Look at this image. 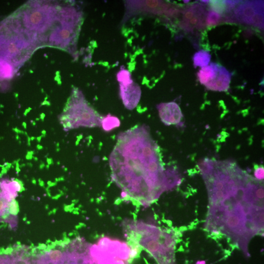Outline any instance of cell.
Instances as JSON below:
<instances>
[{"label": "cell", "instance_id": "1", "mask_svg": "<svg viewBox=\"0 0 264 264\" xmlns=\"http://www.w3.org/2000/svg\"><path fill=\"white\" fill-rule=\"evenodd\" d=\"M112 180L122 197L148 206L169 190L159 147L145 125L121 132L109 159Z\"/></svg>", "mask_w": 264, "mask_h": 264}, {"label": "cell", "instance_id": "18", "mask_svg": "<svg viewBox=\"0 0 264 264\" xmlns=\"http://www.w3.org/2000/svg\"><path fill=\"white\" fill-rule=\"evenodd\" d=\"M221 20V16L217 13L210 11L208 12L205 19L206 23L208 25H214L217 24Z\"/></svg>", "mask_w": 264, "mask_h": 264}, {"label": "cell", "instance_id": "26", "mask_svg": "<svg viewBox=\"0 0 264 264\" xmlns=\"http://www.w3.org/2000/svg\"><path fill=\"white\" fill-rule=\"evenodd\" d=\"M200 1H201V2H202L207 3V2H208L209 1V0H201Z\"/></svg>", "mask_w": 264, "mask_h": 264}, {"label": "cell", "instance_id": "19", "mask_svg": "<svg viewBox=\"0 0 264 264\" xmlns=\"http://www.w3.org/2000/svg\"><path fill=\"white\" fill-rule=\"evenodd\" d=\"M9 202L4 198L1 192H0V217L4 216L6 219L8 216Z\"/></svg>", "mask_w": 264, "mask_h": 264}, {"label": "cell", "instance_id": "23", "mask_svg": "<svg viewBox=\"0 0 264 264\" xmlns=\"http://www.w3.org/2000/svg\"><path fill=\"white\" fill-rule=\"evenodd\" d=\"M232 204L231 201L228 197L224 198L220 203V205L224 208H226Z\"/></svg>", "mask_w": 264, "mask_h": 264}, {"label": "cell", "instance_id": "13", "mask_svg": "<svg viewBox=\"0 0 264 264\" xmlns=\"http://www.w3.org/2000/svg\"><path fill=\"white\" fill-rule=\"evenodd\" d=\"M244 220V218H241L234 214L227 215L224 222V229L232 232L242 226Z\"/></svg>", "mask_w": 264, "mask_h": 264}, {"label": "cell", "instance_id": "5", "mask_svg": "<svg viewBox=\"0 0 264 264\" xmlns=\"http://www.w3.org/2000/svg\"><path fill=\"white\" fill-rule=\"evenodd\" d=\"M264 12L263 0H246L234 10L235 19L241 23L250 24L252 18L257 13Z\"/></svg>", "mask_w": 264, "mask_h": 264}, {"label": "cell", "instance_id": "15", "mask_svg": "<svg viewBox=\"0 0 264 264\" xmlns=\"http://www.w3.org/2000/svg\"><path fill=\"white\" fill-rule=\"evenodd\" d=\"M119 125V120L116 117L110 115L103 119L101 124L103 128L106 131H110Z\"/></svg>", "mask_w": 264, "mask_h": 264}, {"label": "cell", "instance_id": "21", "mask_svg": "<svg viewBox=\"0 0 264 264\" xmlns=\"http://www.w3.org/2000/svg\"><path fill=\"white\" fill-rule=\"evenodd\" d=\"M9 213L13 215H16L19 212V205L18 202L14 199H12L9 203Z\"/></svg>", "mask_w": 264, "mask_h": 264}, {"label": "cell", "instance_id": "16", "mask_svg": "<svg viewBox=\"0 0 264 264\" xmlns=\"http://www.w3.org/2000/svg\"><path fill=\"white\" fill-rule=\"evenodd\" d=\"M209 6L213 11L219 14H222L226 11H228L227 6L225 0H210Z\"/></svg>", "mask_w": 264, "mask_h": 264}, {"label": "cell", "instance_id": "20", "mask_svg": "<svg viewBox=\"0 0 264 264\" xmlns=\"http://www.w3.org/2000/svg\"><path fill=\"white\" fill-rule=\"evenodd\" d=\"M4 221L9 223L11 229H15L18 224V217L16 215H11L5 219Z\"/></svg>", "mask_w": 264, "mask_h": 264}, {"label": "cell", "instance_id": "6", "mask_svg": "<svg viewBox=\"0 0 264 264\" xmlns=\"http://www.w3.org/2000/svg\"><path fill=\"white\" fill-rule=\"evenodd\" d=\"M131 10L151 13L156 15L174 14L176 10L170 8V6L160 0L132 1L128 2Z\"/></svg>", "mask_w": 264, "mask_h": 264}, {"label": "cell", "instance_id": "9", "mask_svg": "<svg viewBox=\"0 0 264 264\" xmlns=\"http://www.w3.org/2000/svg\"><path fill=\"white\" fill-rule=\"evenodd\" d=\"M231 77V73L224 67L217 64L216 76L205 86L209 90L225 91L229 88Z\"/></svg>", "mask_w": 264, "mask_h": 264}, {"label": "cell", "instance_id": "12", "mask_svg": "<svg viewBox=\"0 0 264 264\" xmlns=\"http://www.w3.org/2000/svg\"><path fill=\"white\" fill-rule=\"evenodd\" d=\"M217 64L211 63L210 65L202 67L198 73L200 83L205 85L213 80L216 74Z\"/></svg>", "mask_w": 264, "mask_h": 264}, {"label": "cell", "instance_id": "25", "mask_svg": "<svg viewBox=\"0 0 264 264\" xmlns=\"http://www.w3.org/2000/svg\"><path fill=\"white\" fill-rule=\"evenodd\" d=\"M196 264H206L204 261H198Z\"/></svg>", "mask_w": 264, "mask_h": 264}, {"label": "cell", "instance_id": "3", "mask_svg": "<svg viewBox=\"0 0 264 264\" xmlns=\"http://www.w3.org/2000/svg\"><path fill=\"white\" fill-rule=\"evenodd\" d=\"M103 118L87 102L82 93L73 92L62 117L64 127L71 129L79 127L101 126Z\"/></svg>", "mask_w": 264, "mask_h": 264}, {"label": "cell", "instance_id": "17", "mask_svg": "<svg viewBox=\"0 0 264 264\" xmlns=\"http://www.w3.org/2000/svg\"><path fill=\"white\" fill-rule=\"evenodd\" d=\"M117 79L119 84L127 85L133 82L130 72L125 69H121L117 74Z\"/></svg>", "mask_w": 264, "mask_h": 264}, {"label": "cell", "instance_id": "24", "mask_svg": "<svg viewBox=\"0 0 264 264\" xmlns=\"http://www.w3.org/2000/svg\"><path fill=\"white\" fill-rule=\"evenodd\" d=\"M0 264H11V259L8 256L0 257Z\"/></svg>", "mask_w": 264, "mask_h": 264}, {"label": "cell", "instance_id": "10", "mask_svg": "<svg viewBox=\"0 0 264 264\" xmlns=\"http://www.w3.org/2000/svg\"><path fill=\"white\" fill-rule=\"evenodd\" d=\"M0 187L4 198L8 202L14 199L18 196V192L22 191V184L18 180L10 181L2 180L0 182Z\"/></svg>", "mask_w": 264, "mask_h": 264}, {"label": "cell", "instance_id": "22", "mask_svg": "<svg viewBox=\"0 0 264 264\" xmlns=\"http://www.w3.org/2000/svg\"><path fill=\"white\" fill-rule=\"evenodd\" d=\"M254 176L258 180L264 179V168L262 166H259L257 165L255 167Z\"/></svg>", "mask_w": 264, "mask_h": 264}, {"label": "cell", "instance_id": "7", "mask_svg": "<svg viewBox=\"0 0 264 264\" xmlns=\"http://www.w3.org/2000/svg\"><path fill=\"white\" fill-rule=\"evenodd\" d=\"M157 109L161 120L166 125L178 124L183 117L179 106L174 102L159 104Z\"/></svg>", "mask_w": 264, "mask_h": 264}, {"label": "cell", "instance_id": "8", "mask_svg": "<svg viewBox=\"0 0 264 264\" xmlns=\"http://www.w3.org/2000/svg\"><path fill=\"white\" fill-rule=\"evenodd\" d=\"M120 93L125 107L132 110L140 100L141 89L140 87L133 82L127 85L120 84Z\"/></svg>", "mask_w": 264, "mask_h": 264}, {"label": "cell", "instance_id": "11", "mask_svg": "<svg viewBox=\"0 0 264 264\" xmlns=\"http://www.w3.org/2000/svg\"><path fill=\"white\" fill-rule=\"evenodd\" d=\"M206 14L197 15L187 21H181L180 27L186 31L190 32L194 29H200L205 25Z\"/></svg>", "mask_w": 264, "mask_h": 264}, {"label": "cell", "instance_id": "14", "mask_svg": "<svg viewBox=\"0 0 264 264\" xmlns=\"http://www.w3.org/2000/svg\"><path fill=\"white\" fill-rule=\"evenodd\" d=\"M211 55L207 51L201 50L194 55L193 59L195 67H204L207 66L211 60Z\"/></svg>", "mask_w": 264, "mask_h": 264}, {"label": "cell", "instance_id": "2", "mask_svg": "<svg viewBox=\"0 0 264 264\" xmlns=\"http://www.w3.org/2000/svg\"><path fill=\"white\" fill-rule=\"evenodd\" d=\"M125 236L132 248L138 246L148 252L158 264H175L176 232L142 221H124Z\"/></svg>", "mask_w": 264, "mask_h": 264}, {"label": "cell", "instance_id": "4", "mask_svg": "<svg viewBox=\"0 0 264 264\" xmlns=\"http://www.w3.org/2000/svg\"><path fill=\"white\" fill-rule=\"evenodd\" d=\"M56 13V9L52 6L39 7L24 12L23 23L29 30L44 32L55 20Z\"/></svg>", "mask_w": 264, "mask_h": 264}]
</instances>
